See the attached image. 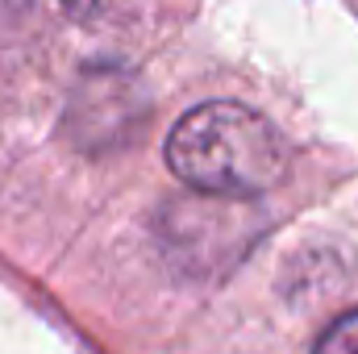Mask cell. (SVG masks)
I'll return each mask as SVG.
<instances>
[{
    "label": "cell",
    "instance_id": "obj_1",
    "mask_svg": "<svg viewBox=\"0 0 358 354\" xmlns=\"http://www.w3.org/2000/svg\"><path fill=\"white\" fill-rule=\"evenodd\" d=\"M167 167L183 183L213 196H255L279 183L287 146L255 108L213 100L179 117L167 138Z\"/></svg>",
    "mask_w": 358,
    "mask_h": 354
},
{
    "label": "cell",
    "instance_id": "obj_3",
    "mask_svg": "<svg viewBox=\"0 0 358 354\" xmlns=\"http://www.w3.org/2000/svg\"><path fill=\"white\" fill-rule=\"evenodd\" d=\"M92 0H71V8H88Z\"/></svg>",
    "mask_w": 358,
    "mask_h": 354
},
{
    "label": "cell",
    "instance_id": "obj_2",
    "mask_svg": "<svg viewBox=\"0 0 358 354\" xmlns=\"http://www.w3.org/2000/svg\"><path fill=\"white\" fill-rule=\"evenodd\" d=\"M313 354H358V313H346L342 321H334Z\"/></svg>",
    "mask_w": 358,
    "mask_h": 354
}]
</instances>
